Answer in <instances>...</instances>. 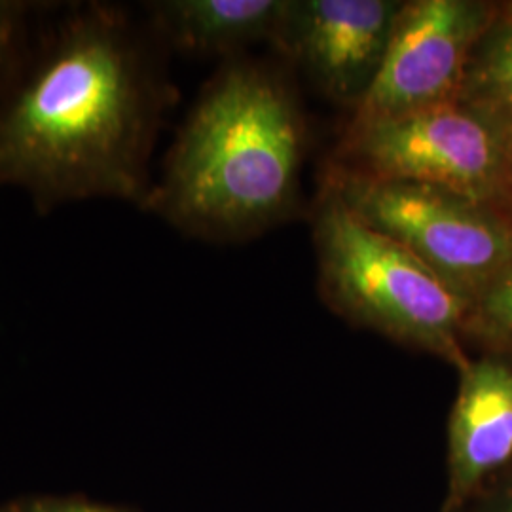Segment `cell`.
Wrapping results in <instances>:
<instances>
[{"label": "cell", "mask_w": 512, "mask_h": 512, "mask_svg": "<svg viewBox=\"0 0 512 512\" xmlns=\"http://www.w3.org/2000/svg\"><path fill=\"white\" fill-rule=\"evenodd\" d=\"M160 95L124 10L67 8L0 97V184L40 215L84 200H147Z\"/></svg>", "instance_id": "obj_1"}, {"label": "cell", "mask_w": 512, "mask_h": 512, "mask_svg": "<svg viewBox=\"0 0 512 512\" xmlns=\"http://www.w3.org/2000/svg\"><path fill=\"white\" fill-rule=\"evenodd\" d=\"M302 150V118L285 86L255 65H226L190 112L143 207L198 238L258 234L291 211Z\"/></svg>", "instance_id": "obj_2"}, {"label": "cell", "mask_w": 512, "mask_h": 512, "mask_svg": "<svg viewBox=\"0 0 512 512\" xmlns=\"http://www.w3.org/2000/svg\"><path fill=\"white\" fill-rule=\"evenodd\" d=\"M313 239L319 287L334 310L393 338L439 353L459 370L469 304L403 245L359 219L325 184Z\"/></svg>", "instance_id": "obj_3"}, {"label": "cell", "mask_w": 512, "mask_h": 512, "mask_svg": "<svg viewBox=\"0 0 512 512\" xmlns=\"http://www.w3.org/2000/svg\"><path fill=\"white\" fill-rule=\"evenodd\" d=\"M511 152L512 129L458 97L351 122L334 165L376 179L437 186L507 213Z\"/></svg>", "instance_id": "obj_4"}, {"label": "cell", "mask_w": 512, "mask_h": 512, "mask_svg": "<svg viewBox=\"0 0 512 512\" xmlns=\"http://www.w3.org/2000/svg\"><path fill=\"white\" fill-rule=\"evenodd\" d=\"M325 184L467 304L512 260V217L495 207L437 186L376 179L334 164Z\"/></svg>", "instance_id": "obj_5"}, {"label": "cell", "mask_w": 512, "mask_h": 512, "mask_svg": "<svg viewBox=\"0 0 512 512\" xmlns=\"http://www.w3.org/2000/svg\"><path fill=\"white\" fill-rule=\"evenodd\" d=\"M497 2L408 0L382 71L351 122H368L458 99L469 57Z\"/></svg>", "instance_id": "obj_6"}, {"label": "cell", "mask_w": 512, "mask_h": 512, "mask_svg": "<svg viewBox=\"0 0 512 512\" xmlns=\"http://www.w3.org/2000/svg\"><path fill=\"white\" fill-rule=\"evenodd\" d=\"M403 0H291L275 42L330 99L353 107L382 71Z\"/></svg>", "instance_id": "obj_7"}, {"label": "cell", "mask_w": 512, "mask_h": 512, "mask_svg": "<svg viewBox=\"0 0 512 512\" xmlns=\"http://www.w3.org/2000/svg\"><path fill=\"white\" fill-rule=\"evenodd\" d=\"M450 418L454 494H467L512 458V363L497 355L469 361Z\"/></svg>", "instance_id": "obj_8"}, {"label": "cell", "mask_w": 512, "mask_h": 512, "mask_svg": "<svg viewBox=\"0 0 512 512\" xmlns=\"http://www.w3.org/2000/svg\"><path fill=\"white\" fill-rule=\"evenodd\" d=\"M291 0H162L150 4L152 23L177 50L232 54L275 40Z\"/></svg>", "instance_id": "obj_9"}, {"label": "cell", "mask_w": 512, "mask_h": 512, "mask_svg": "<svg viewBox=\"0 0 512 512\" xmlns=\"http://www.w3.org/2000/svg\"><path fill=\"white\" fill-rule=\"evenodd\" d=\"M459 97L512 129V2L497 4L494 18L478 38Z\"/></svg>", "instance_id": "obj_10"}, {"label": "cell", "mask_w": 512, "mask_h": 512, "mask_svg": "<svg viewBox=\"0 0 512 512\" xmlns=\"http://www.w3.org/2000/svg\"><path fill=\"white\" fill-rule=\"evenodd\" d=\"M463 330L512 351V260L473 298Z\"/></svg>", "instance_id": "obj_11"}, {"label": "cell", "mask_w": 512, "mask_h": 512, "mask_svg": "<svg viewBox=\"0 0 512 512\" xmlns=\"http://www.w3.org/2000/svg\"><path fill=\"white\" fill-rule=\"evenodd\" d=\"M44 6L23 0H0V97L16 80L33 44L31 19Z\"/></svg>", "instance_id": "obj_12"}, {"label": "cell", "mask_w": 512, "mask_h": 512, "mask_svg": "<svg viewBox=\"0 0 512 512\" xmlns=\"http://www.w3.org/2000/svg\"><path fill=\"white\" fill-rule=\"evenodd\" d=\"M19 512H124L105 505H95L84 499H57V497H40L19 501Z\"/></svg>", "instance_id": "obj_13"}, {"label": "cell", "mask_w": 512, "mask_h": 512, "mask_svg": "<svg viewBox=\"0 0 512 512\" xmlns=\"http://www.w3.org/2000/svg\"><path fill=\"white\" fill-rule=\"evenodd\" d=\"M507 213L512 217V152L511 165H509V190H507Z\"/></svg>", "instance_id": "obj_14"}, {"label": "cell", "mask_w": 512, "mask_h": 512, "mask_svg": "<svg viewBox=\"0 0 512 512\" xmlns=\"http://www.w3.org/2000/svg\"><path fill=\"white\" fill-rule=\"evenodd\" d=\"M501 512H512V484L511 488H509V492L505 495V503H503V509Z\"/></svg>", "instance_id": "obj_15"}, {"label": "cell", "mask_w": 512, "mask_h": 512, "mask_svg": "<svg viewBox=\"0 0 512 512\" xmlns=\"http://www.w3.org/2000/svg\"><path fill=\"white\" fill-rule=\"evenodd\" d=\"M0 512H19L18 503H12V505H4V507H0Z\"/></svg>", "instance_id": "obj_16"}]
</instances>
